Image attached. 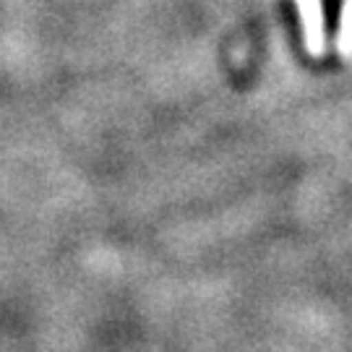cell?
<instances>
[{
  "instance_id": "6da1fadb",
  "label": "cell",
  "mask_w": 352,
  "mask_h": 352,
  "mask_svg": "<svg viewBox=\"0 0 352 352\" xmlns=\"http://www.w3.org/2000/svg\"><path fill=\"white\" fill-rule=\"evenodd\" d=\"M302 24V42L311 58H324L327 52V19L324 0H295Z\"/></svg>"
},
{
  "instance_id": "7a4b0ae2",
  "label": "cell",
  "mask_w": 352,
  "mask_h": 352,
  "mask_svg": "<svg viewBox=\"0 0 352 352\" xmlns=\"http://www.w3.org/2000/svg\"><path fill=\"white\" fill-rule=\"evenodd\" d=\"M337 52L342 60H352V0H344L337 32Z\"/></svg>"
}]
</instances>
